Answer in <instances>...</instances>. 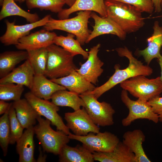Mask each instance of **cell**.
<instances>
[{
	"label": "cell",
	"mask_w": 162,
	"mask_h": 162,
	"mask_svg": "<svg viewBox=\"0 0 162 162\" xmlns=\"http://www.w3.org/2000/svg\"><path fill=\"white\" fill-rule=\"evenodd\" d=\"M121 2L132 5L142 12H145L149 14L153 12L154 7L152 0H105Z\"/></svg>",
	"instance_id": "35"
},
{
	"label": "cell",
	"mask_w": 162,
	"mask_h": 162,
	"mask_svg": "<svg viewBox=\"0 0 162 162\" xmlns=\"http://www.w3.org/2000/svg\"><path fill=\"white\" fill-rule=\"evenodd\" d=\"M8 116L10 131V144H14L23 134V128L18 120L15 110L12 105L10 108Z\"/></svg>",
	"instance_id": "34"
},
{
	"label": "cell",
	"mask_w": 162,
	"mask_h": 162,
	"mask_svg": "<svg viewBox=\"0 0 162 162\" xmlns=\"http://www.w3.org/2000/svg\"><path fill=\"white\" fill-rule=\"evenodd\" d=\"M92 11H80L73 18L56 20L50 17L49 21L43 26L49 31L57 30L66 32L75 35L81 45H84L92 31L88 29V20Z\"/></svg>",
	"instance_id": "3"
},
{
	"label": "cell",
	"mask_w": 162,
	"mask_h": 162,
	"mask_svg": "<svg viewBox=\"0 0 162 162\" xmlns=\"http://www.w3.org/2000/svg\"><path fill=\"white\" fill-rule=\"evenodd\" d=\"M95 134L90 132L85 136H79L70 133L68 136L70 139L81 142L92 153L111 152L120 142L117 136L109 132H99Z\"/></svg>",
	"instance_id": "9"
},
{
	"label": "cell",
	"mask_w": 162,
	"mask_h": 162,
	"mask_svg": "<svg viewBox=\"0 0 162 162\" xmlns=\"http://www.w3.org/2000/svg\"><path fill=\"white\" fill-rule=\"evenodd\" d=\"M57 35L55 32L41 29L22 38L15 46L19 50L26 51L47 48L54 44Z\"/></svg>",
	"instance_id": "13"
},
{
	"label": "cell",
	"mask_w": 162,
	"mask_h": 162,
	"mask_svg": "<svg viewBox=\"0 0 162 162\" xmlns=\"http://www.w3.org/2000/svg\"><path fill=\"white\" fill-rule=\"evenodd\" d=\"M122 142L135 155V162H151L142 147L145 136L140 129H135L124 133Z\"/></svg>",
	"instance_id": "19"
},
{
	"label": "cell",
	"mask_w": 162,
	"mask_h": 162,
	"mask_svg": "<svg viewBox=\"0 0 162 162\" xmlns=\"http://www.w3.org/2000/svg\"><path fill=\"white\" fill-rule=\"evenodd\" d=\"M158 59V63L160 66L161 70V76L160 77L162 83V55H161Z\"/></svg>",
	"instance_id": "40"
},
{
	"label": "cell",
	"mask_w": 162,
	"mask_h": 162,
	"mask_svg": "<svg viewBox=\"0 0 162 162\" xmlns=\"http://www.w3.org/2000/svg\"><path fill=\"white\" fill-rule=\"evenodd\" d=\"M24 97L39 115L50 120L57 130L61 131L68 135L70 133L69 129L57 113L59 110L58 106L48 100L35 96L30 92L26 93Z\"/></svg>",
	"instance_id": "10"
},
{
	"label": "cell",
	"mask_w": 162,
	"mask_h": 162,
	"mask_svg": "<svg viewBox=\"0 0 162 162\" xmlns=\"http://www.w3.org/2000/svg\"><path fill=\"white\" fill-rule=\"evenodd\" d=\"M27 51L28 55L27 59L30 61L35 74L44 75L48 57L47 48Z\"/></svg>",
	"instance_id": "30"
},
{
	"label": "cell",
	"mask_w": 162,
	"mask_h": 162,
	"mask_svg": "<svg viewBox=\"0 0 162 162\" xmlns=\"http://www.w3.org/2000/svg\"><path fill=\"white\" fill-rule=\"evenodd\" d=\"M64 86L48 79L44 75L35 74L30 92L35 96L46 100L51 99L56 92L66 90Z\"/></svg>",
	"instance_id": "20"
},
{
	"label": "cell",
	"mask_w": 162,
	"mask_h": 162,
	"mask_svg": "<svg viewBox=\"0 0 162 162\" xmlns=\"http://www.w3.org/2000/svg\"><path fill=\"white\" fill-rule=\"evenodd\" d=\"M65 4L69 7H71L74 3L76 0H64Z\"/></svg>",
	"instance_id": "41"
},
{
	"label": "cell",
	"mask_w": 162,
	"mask_h": 162,
	"mask_svg": "<svg viewBox=\"0 0 162 162\" xmlns=\"http://www.w3.org/2000/svg\"><path fill=\"white\" fill-rule=\"evenodd\" d=\"M93 154L94 160L100 162H135L134 154L120 141L111 152Z\"/></svg>",
	"instance_id": "21"
},
{
	"label": "cell",
	"mask_w": 162,
	"mask_h": 162,
	"mask_svg": "<svg viewBox=\"0 0 162 162\" xmlns=\"http://www.w3.org/2000/svg\"><path fill=\"white\" fill-rule=\"evenodd\" d=\"M153 33L147 39L148 46L145 49L139 50L138 54L143 57L148 65L152 60L158 59L160 56V50L162 46V27L157 21L154 22L153 26Z\"/></svg>",
	"instance_id": "22"
},
{
	"label": "cell",
	"mask_w": 162,
	"mask_h": 162,
	"mask_svg": "<svg viewBox=\"0 0 162 162\" xmlns=\"http://www.w3.org/2000/svg\"><path fill=\"white\" fill-rule=\"evenodd\" d=\"M64 118L67 127L76 135L85 136L90 132H100V128L92 121L84 107L65 113Z\"/></svg>",
	"instance_id": "11"
},
{
	"label": "cell",
	"mask_w": 162,
	"mask_h": 162,
	"mask_svg": "<svg viewBox=\"0 0 162 162\" xmlns=\"http://www.w3.org/2000/svg\"><path fill=\"white\" fill-rule=\"evenodd\" d=\"M14 0H3L0 12V20L7 17L18 16L24 18L29 23H33L39 20L36 13H31L23 10L16 3Z\"/></svg>",
	"instance_id": "28"
},
{
	"label": "cell",
	"mask_w": 162,
	"mask_h": 162,
	"mask_svg": "<svg viewBox=\"0 0 162 162\" xmlns=\"http://www.w3.org/2000/svg\"><path fill=\"white\" fill-rule=\"evenodd\" d=\"M11 106L0 118V145L4 156L7 155L10 144V131L8 113Z\"/></svg>",
	"instance_id": "33"
},
{
	"label": "cell",
	"mask_w": 162,
	"mask_h": 162,
	"mask_svg": "<svg viewBox=\"0 0 162 162\" xmlns=\"http://www.w3.org/2000/svg\"><path fill=\"white\" fill-rule=\"evenodd\" d=\"M12 106L17 118L24 129L35 124L39 115L25 98L14 101Z\"/></svg>",
	"instance_id": "25"
},
{
	"label": "cell",
	"mask_w": 162,
	"mask_h": 162,
	"mask_svg": "<svg viewBox=\"0 0 162 162\" xmlns=\"http://www.w3.org/2000/svg\"><path fill=\"white\" fill-rule=\"evenodd\" d=\"M12 104V103H9L6 102L5 101L0 100V115L4 114Z\"/></svg>",
	"instance_id": "37"
},
{
	"label": "cell",
	"mask_w": 162,
	"mask_h": 162,
	"mask_svg": "<svg viewBox=\"0 0 162 162\" xmlns=\"http://www.w3.org/2000/svg\"><path fill=\"white\" fill-rule=\"evenodd\" d=\"M50 80L79 95L92 91L96 88L94 84L86 80L76 70L65 76Z\"/></svg>",
	"instance_id": "18"
},
{
	"label": "cell",
	"mask_w": 162,
	"mask_h": 162,
	"mask_svg": "<svg viewBox=\"0 0 162 162\" xmlns=\"http://www.w3.org/2000/svg\"><path fill=\"white\" fill-rule=\"evenodd\" d=\"M37 125L34 126V134L40 142L44 151L59 155L62 148L70 140L63 132L54 130L51 127L50 121L38 115Z\"/></svg>",
	"instance_id": "5"
},
{
	"label": "cell",
	"mask_w": 162,
	"mask_h": 162,
	"mask_svg": "<svg viewBox=\"0 0 162 162\" xmlns=\"http://www.w3.org/2000/svg\"><path fill=\"white\" fill-rule=\"evenodd\" d=\"M101 45L98 44L91 48L88 52L87 61L81 65L79 69L76 70L86 80L93 84H96L98 77L103 72L102 67L104 62L98 56Z\"/></svg>",
	"instance_id": "14"
},
{
	"label": "cell",
	"mask_w": 162,
	"mask_h": 162,
	"mask_svg": "<svg viewBox=\"0 0 162 162\" xmlns=\"http://www.w3.org/2000/svg\"><path fill=\"white\" fill-rule=\"evenodd\" d=\"M24 86L13 83L0 84V99L16 101L21 99Z\"/></svg>",
	"instance_id": "32"
},
{
	"label": "cell",
	"mask_w": 162,
	"mask_h": 162,
	"mask_svg": "<svg viewBox=\"0 0 162 162\" xmlns=\"http://www.w3.org/2000/svg\"><path fill=\"white\" fill-rule=\"evenodd\" d=\"M48 60L45 76L50 79L68 75L77 69L73 61L74 56L61 47L53 44L47 47Z\"/></svg>",
	"instance_id": "4"
},
{
	"label": "cell",
	"mask_w": 162,
	"mask_h": 162,
	"mask_svg": "<svg viewBox=\"0 0 162 162\" xmlns=\"http://www.w3.org/2000/svg\"><path fill=\"white\" fill-rule=\"evenodd\" d=\"M75 36L74 35L69 33L66 36L57 35L54 39V44L61 47L74 56L80 55L84 59H87L88 52L82 48L78 40L74 39Z\"/></svg>",
	"instance_id": "29"
},
{
	"label": "cell",
	"mask_w": 162,
	"mask_h": 162,
	"mask_svg": "<svg viewBox=\"0 0 162 162\" xmlns=\"http://www.w3.org/2000/svg\"><path fill=\"white\" fill-rule=\"evenodd\" d=\"M15 2H18L20 3L24 1H25L26 0H14Z\"/></svg>",
	"instance_id": "42"
},
{
	"label": "cell",
	"mask_w": 162,
	"mask_h": 162,
	"mask_svg": "<svg viewBox=\"0 0 162 162\" xmlns=\"http://www.w3.org/2000/svg\"><path fill=\"white\" fill-rule=\"evenodd\" d=\"M35 75L32 66L27 59L5 76L0 78V84L13 83L31 88Z\"/></svg>",
	"instance_id": "16"
},
{
	"label": "cell",
	"mask_w": 162,
	"mask_h": 162,
	"mask_svg": "<svg viewBox=\"0 0 162 162\" xmlns=\"http://www.w3.org/2000/svg\"><path fill=\"white\" fill-rule=\"evenodd\" d=\"M91 18L94 20V24L86 43H88L99 36L110 34L116 35L122 40H124L126 34L115 22L107 17H103L94 12H92Z\"/></svg>",
	"instance_id": "15"
},
{
	"label": "cell",
	"mask_w": 162,
	"mask_h": 162,
	"mask_svg": "<svg viewBox=\"0 0 162 162\" xmlns=\"http://www.w3.org/2000/svg\"><path fill=\"white\" fill-rule=\"evenodd\" d=\"M25 2L29 9L38 8L56 13L61 11L65 4L64 0H26Z\"/></svg>",
	"instance_id": "31"
},
{
	"label": "cell",
	"mask_w": 162,
	"mask_h": 162,
	"mask_svg": "<svg viewBox=\"0 0 162 162\" xmlns=\"http://www.w3.org/2000/svg\"><path fill=\"white\" fill-rule=\"evenodd\" d=\"M121 99L129 110L128 115L122 120V123L125 127L130 125L132 122L139 119H147L155 123L159 121L158 115L153 111L148 101L138 99L131 100L128 96L127 91L123 89Z\"/></svg>",
	"instance_id": "8"
},
{
	"label": "cell",
	"mask_w": 162,
	"mask_h": 162,
	"mask_svg": "<svg viewBox=\"0 0 162 162\" xmlns=\"http://www.w3.org/2000/svg\"><path fill=\"white\" fill-rule=\"evenodd\" d=\"M60 162H93V154L82 145L75 147L67 144L62 148L59 154Z\"/></svg>",
	"instance_id": "24"
},
{
	"label": "cell",
	"mask_w": 162,
	"mask_h": 162,
	"mask_svg": "<svg viewBox=\"0 0 162 162\" xmlns=\"http://www.w3.org/2000/svg\"><path fill=\"white\" fill-rule=\"evenodd\" d=\"M154 6L155 12L159 13L162 10V0H152Z\"/></svg>",
	"instance_id": "38"
},
{
	"label": "cell",
	"mask_w": 162,
	"mask_h": 162,
	"mask_svg": "<svg viewBox=\"0 0 162 162\" xmlns=\"http://www.w3.org/2000/svg\"><path fill=\"white\" fill-rule=\"evenodd\" d=\"M50 16V15H47L35 22L20 25H15L14 22L6 20V30L0 38L1 43L5 46L16 45L20 39L29 34L32 30L44 26Z\"/></svg>",
	"instance_id": "12"
},
{
	"label": "cell",
	"mask_w": 162,
	"mask_h": 162,
	"mask_svg": "<svg viewBox=\"0 0 162 162\" xmlns=\"http://www.w3.org/2000/svg\"><path fill=\"white\" fill-rule=\"evenodd\" d=\"M51 99L52 102L56 105L69 107L74 111L85 106L84 102L79 94L66 90L56 92L52 95Z\"/></svg>",
	"instance_id": "27"
},
{
	"label": "cell",
	"mask_w": 162,
	"mask_h": 162,
	"mask_svg": "<svg viewBox=\"0 0 162 162\" xmlns=\"http://www.w3.org/2000/svg\"><path fill=\"white\" fill-rule=\"evenodd\" d=\"M84 11H93L101 17H107L105 0H76L71 7L58 13V17L60 20L67 19L73 13Z\"/></svg>",
	"instance_id": "17"
},
{
	"label": "cell",
	"mask_w": 162,
	"mask_h": 162,
	"mask_svg": "<svg viewBox=\"0 0 162 162\" xmlns=\"http://www.w3.org/2000/svg\"><path fill=\"white\" fill-rule=\"evenodd\" d=\"M161 8H162V4H161Z\"/></svg>",
	"instance_id": "44"
},
{
	"label": "cell",
	"mask_w": 162,
	"mask_h": 162,
	"mask_svg": "<svg viewBox=\"0 0 162 162\" xmlns=\"http://www.w3.org/2000/svg\"><path fill=\"white\" fill-rule=\"evenodd\" d=\"M27 51H8L0 54V77L2 78L9 74L16 66L28 58Z\"/></svg>",
	"instance_id": "26"
},
{
	"label": "cell",
	"mask_w": 162,
	"mask_h": 162,
	"mask_svg": "<svg viewBox=\"0 0 162 162\" xmlns=\"http://www.w3.org/2000/svg\"><path fill=\"white\" fill-rule=\"evenodd\" d=\"M107 17L127 34L135 32L143 26L142 12L135 6L121 2L105 0Z\"/></svg>",
	"instance_id": "2"
},
{
	"label": "cell",
	"mask_w": 162,
	"mask_h": 162,
	"mask_svg": "<svg viewBox=\"0 0 162 162\" xmlns=\"http://www.w3.org/2000/svg\"><path fill=\"white\" fill-rule=\"evenodd\" d=\"M34 126H31L26 129L16 142V149L19 157V162H36L34 157Z\"/></svg>",
	"instance_id": "23"
},
{
	"label": "cell",
	"mask_w": 162,
	"mask_h": 162,
	"mask_svg": "<svg viewBox=\"0 0 162 162\" xmlns=\"http://www.w3.org/2000/svg\"><path fill=\"white\" fill-rule=\"evenodd\" d=\"M3 0H0V4L1 6H2Z\"/></svg>",
	"instance_id": "43"
},
{
	"label": "cell",
	"mask_w": 162,
	"mask_h": 162,
	"mask_svg": "<svg viewBox=\"0 0 162 162\" xmlns=\"http://www.w3.org/2000/svg\"><path fill=\"white\" fill-rule=\"evenodd\" d=\"M39 154L37 160V162H45L46 158V155L44 154L41 148L40 147H39Z\"/></svg>",
	"instance_id": "39"
},
{
	"label": "cell",
	"mask_w": 162,
	"mask_h": 162,
	"mask_svg": "<svg viewBox=\"0 0 162 162\" xmlns=\"http://www.w3.org/2000/svg\"><path fill=\"white\" fill-rule=\"evenodd\" d=\"M88 91L79 95L84 102V107L94 122L98 126L112 125L113 116L115 112L111 104L106 102H100L94 95Z\"/></svg>",
	"instance_id": "7"
},
{
	"label": "cell",
	"mask_w": 162,
	"mask_h": 162,
	"mask_svg": "<svg viewBox=\"0 0 162 162\" xmlns=\"http://www.w3.org/2000/svg\"><path fill=\"white\" fill-rule=\"evenodd\" d=\"M115 50L120 57H125L129 60L128 66L121 70L118 64L115 65V71L108 80L102 85L96 87L90 92L97 99L103 94L125 80L138 75L146 76L151 75L152 69L148 65H145L133 55L132 52L127 47H119Z\"/></svg>",
	"instance_id": "1"
},
{
	"label": "cell",
	"mask_w": 162,
	"mask_h": 162,
	"mask_svg": "<svg viewBox=\"0 0 162 162\" xmlns=\"http://www.w3.org/2000/svg\"><path fill=\"white\" fill-rule=\"evenodd\" d=\"M120 86L133 96L146 101L159 96L162 92L160 76L149 79L144 75H138L123 81Z\"/></svg>",
	"instance_id": "6"
},
{
	"label": "cell",
	"mask_w": 162,
	"mask_h": 162,
	"mask_svg": "<svg viewBox=\"0 0 162 162\" xmlns=\"http://www.w3.org/2000/svg\"><path fill=\"white\" fill-rule=\"evenodd\" d=\"M154 112L159 118V121L162 122V97L158 96L148 101Z\"/></svg>",
	"instance_id": "36"
}]
</instances>
